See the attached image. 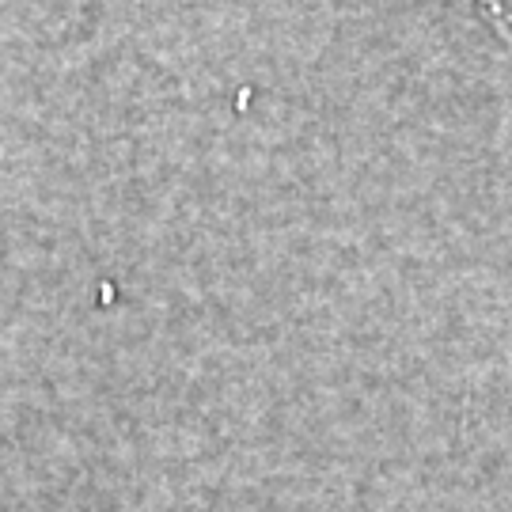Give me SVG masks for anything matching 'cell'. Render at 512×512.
<instances>
[{"instance_id":"cell-1","label":"cell","mask_w":512,"mask_h":512,"mask_svg":"<svg viewBox=\"0 0 512 512\" xmlns=\"http://www.w3.org/2000/svg\"><path fill=\"white\" fill-rule=\"evenodd\" d=\"M475 8L482 12V19L490 23V31H494L505 46H512V0H475Z\"/></svg>"}]
</instances>
